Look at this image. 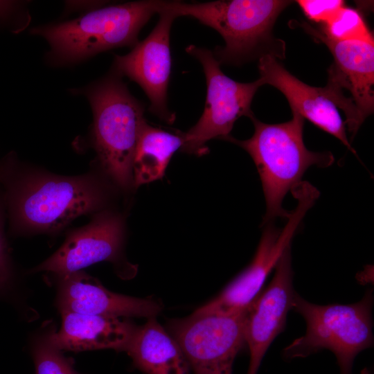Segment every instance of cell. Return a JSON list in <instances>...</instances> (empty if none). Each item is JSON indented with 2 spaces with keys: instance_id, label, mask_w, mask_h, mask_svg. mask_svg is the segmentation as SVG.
Returning <instances> with one entry per match:
<instances>
[{
  "instance_id": "17",
  "label": "cell",
  "mask_w": 374,
  "mask_h": 374,
  "mask_svg": "<svg viewBox=\"0 0 374 374\" xmlns=\"http://www.w3.org/2000/svg\"><path fill=\"white\" fill-rule=\"evenodd\" d=\"M125 351L134 366L146 374H190L179 345L155 317L136 328Z\"/></svg>"
},
{
  "instance_id": "20",
  "label": "cell",
  "mask_w": 374,
  "mask_h": 374,
  "mask_svg": "<svg viewBox=\"0 0 374 374\" xmlns=\"http://www.w3.org/2000/svg\"><path fill=\"white\" fill-rule=\"evenodd\" d=\"M33 357L36 374H78L69 359L49 345L46 339L35 345Z\"/></svg>"
},
{
  "instance_id": "21",
  "label": "cell",
  "mask_w": 374,
  "mask_h": 374,
  "mask_svg": "<svg viewBox=\"0 0 374 374\" xmlns=\"http://www.w3.org/2000/svg\"><path fill=\"white\" fill-rule=\"evenodd\" d=\"M296 2L310 19L323 24L332 20L345 6L342 0H299Z\"/></svg>"
},
{
  "instance_id": "13",
  "label": "cell",
  "mask_w": 374,
  "mask_h": 374,
  "mask_svg": "<svg viewBox=\"0 0 374 374\" xmlns=\"http://www.w3.org/2000/svg\"><path fill=\"white\" fill-rule=\"evenodd\" d=\"M124 225L119 215L104 212L89 224L71 233L62 246L34 269L60 276L101 261H114L123 244Z\"/></svg>"
},
{
  "instance_id": "3",
  "label": "cell",
  "mask_w": 374,
  "mask_h": 374,
  "mask_svg": "<svg viewBox=\"0 0 374 374\" xmlns=\"http://www.w3.org/2000/svg\"><path fill=\"white\" fill-rule=\"evenodd\" d=\"M159 0H146L98 8L73 20L35 27L31 33L44 37L53 65L80 62L118 47L133 48L142 28L158 12Z\"/></svg>"
},
{
  "instance_id": "10",
  "label": "cell",
  "mask_w": 374,
  "mask_h": 374,
  "mask_svg": "<svg viewBox=\"0 0 374 374\" xmlns=\"http://www.w3.org/2000/svg\"><path fill=\"white\" fill-rule=\"evenodd\" d=\"M304 28L331 52L328 88L337 108L345 114L353 137L374 109V42H338L308 24Z\"/></svg>"
},
{
  "instance_id": "7",
  "label": "cell",
  "mask_w": 374,
  "mask_h": 374,
  "mask_svg": "<svg viewBox=\"0 0 374 374\" xmlns=\"http://www.w3.org/2000/svg\"><path fill=\"white\" fill-rule=\"evenodd\" d=\"M186 51L202 64L207 91L204 109L197 123L187 132H179L183 141L181 150L200 156L208 151V141L229 136L239 118H249L253 114L251 102L264 83L260 78L251 82H240L229 78L208 48L191 44Z\"/></svg>"
},
{
  "instance_id": "24",
  "label": "cell",
  "mask_w": 374,
  "mask_h": 374,
  "mask_svg": "<svg viewBox=\"0 0 374 374\" xmlns=\"http://www.w3.org/2000/svg\"><path fill=\"white\" fill-rule=\"evenodd\" d=\"M0 167H1V163H0Z\"/></svg>"
},
{
  "instance_id": "5",
  "label": "cell",
  "mask_w": 374,
  "mask_h": 374,
  "mask_svg": "<svg viewBox=\"0 0 374 374\" xmlns=\"http://www.w3.org/2000/svg\"><path fill=\"white\" fill-rule=\"evenodd\" d=\"M12 225L17 229L53 232L103 202L101 188L91 177L44 176L14 180L1 175Z\"/></svg>"
},
{
  "instance_id": "18",
  "label": "cell",
  "mask_w": 374,
  "mask_h": 374,
  "mask_svg": "<svg viewBox=\"0 0 374 374\" xmlns=\"http://www.w3.org/2000/svg\"><path fill=\"white\" fill-rule=\"evenodd\" d=\"M179 132L170 133L144 122L132 163L133 186L161 179L174 153L181 149Z\"/></svg>"
},
{
  "instance_id": "14",
  "label": "cell",
  "mask_w": 374,
  "mask_h": 374,
  "mask_svg": "<svg viewBox=\"0 0 374 374\" xmlns=\"http://www.w3.org/2000/svg\"><path fill=\"white\" fill-rule=\"evenodd\" d=\"M258 70L264 84L278 89L287 98L292 112L332 134L355 154L347 138L345 123L326 87H315L303 82L270 55L258 60Z\"/></svg>"
},
{
  "instance_id": "16",
  "label": "cell",
  "mask_w": 374,
  "mask_h": 374,
  "mask_svg": "<svg viewBox=\"0 0 374 374\" xmlns=\"http://www.w3.org/2000/svg\"><path fill=\"white\" fill-rule=\"evenodd\" d=\"M62 326L46 338L59 350H126L137 326L122 317L61 312Z\"/></svg>"
},
{
  "instance_id": "25",
  "label": "cell",
  "mask_w": 374,
  "mask_h": 374,
  "mask_svg": "<svg viewBox=\"0 0 374 374\" xmlns=\"http://www.w3.org/2000/svg\"><path fill=\"white\" fill-rule=\"evenodd\" d=\"M366 374V373H365Z\"/></svg>"
},
{
  "instance_id": "19",
  "label": "cell",
  "mask_w": 374,
  "mask_h": 374,
  "mask_svg": "<svg viewBox=\"0 0 374 374\" xmlns=\"http://www.w3.org/2000/svg\"><path fill=\"white\" fill-rule=\"evenodd\" d=\"M319 30L329 39L338 42H374L362 15L357 10L344 6Z\"/></svg>"
},
{
  "instance_id": "4",
  "label": "cell",
  "mask_w": 374,
  "mask_h": 374,
  "mask_svg": "<svg viewBox=\"0 0 374 374\" xmlns=\"http://www.w3.org/2000/svg\"><path fill=\"white\" fill-rule=\"evenodd\" d=\"M89 101L93 143L103 168L122 189L133 186L132 163L144 122L145 105L111 70L103 79L76 91Z\"/></svg>"
},
{
  "instance_id": "22",
  "label": "cell",
  "mask_w": 374,
  "mask_h": 374,
  "mask_svg": "<svg viewBox=\"0 0 374 374\" xmlns=\"http://www.w3.org/2000/svg\"><path fill=\"white\" fill-rule=\"evenodd\" d=\"M8 249L3 233V220L0 204V290L6 287L11 279Z\"/></svg>"
},
{
  "instance_id": "11",
  "label": "cell",
  "mask_w": 374,
  "mask_h": 374,
  "mask_svg": "<svg viewBox=\"0 0 374 374\" xmlns=\"http://www.w3.org/2000/svg\"><path fill=\"white\" fill-rule=\"evenodd\" d=\"M159 20L151 33L125 55H115L112 71L137 83L149 101V111L161 121L172 124L175 114L168 106V87L171 73L170 29L177 18L160 8Z\"/></svg>"
},
{
  "instance_id": "2",
  "label": "cell",
  "mask_w": 374,
  "mask_h": 374,
  "mask_svg": "<svg viewBox=\"0 0 374 374\" xmlns=\"http://www.w3.org/2000/svg\"><path fill=\"white\" fill-rule=\"evenodd\" d=\"M249 118L254 132L247 140H238L230 135L223 140L235 143L251 157L259 173L266 202L263 224L276 217L288 218L290 213L282 207L289 190L301 181L308 168H326L334 162L330 152L308 150L303 140L304 118L292 112V118L278 124L265 123L254 114Z\"/></svg>"
},
{
  "instance_id": "12",
  "label": "cell",
  "mask_w": 374,
  "mask_h": 374,
  "mask_svg": "<svg viewBox=\"0 0 374 374\" xmlns=\"http://www.w3.org/2000/svg\"><path fill=\"white\" fill-rule=\"evenodd\" d=\"M274 276L267 287L248 307L245 319V343L250 360L247 374H257L269 346L285 326L295 292L290 246L275 267Z\"/></svg>"
},
{
  "instance_id": "6",
  "label": "cell",
  "mask_w": 374,
  "mask_h": 374,
  "mask_svg": "<svg viewBox=\"0 0 374 374\" xmlns=\"http://www.w3.org/2000/svg\"><path fill=\"white\" fill-rule=\"evenodd\" d=\"M373 290L357 303L321 305L294 293L291 310L306 323L305 334L283 350L285 359L306 357L321 350L333 353L340 374H351L355 357L373 346Z\"/></svg>"
},
{
  "instance_id": "15",
  "label": "cell",
  "mask_w": 374,
  "mask_h": 374,
  "mask_svg": "<svg viewBox=\"0 0 374 374\" xmlns=\"http://www.w3.org/2000/svg\"><path fill=\"white\" fill-rule=\"evenodd\" d=\"M57 303L61 312L110 317H156L162 305L152 299H140L112 292L81 271L60 276Z\"/></svg>"
},
{
  "instance_id": "1",
  "label": "cell",
  "mask_w": 374,
  "mask_h": 374,
  "mask_svg": "<svg viewBox=\"0 0 374 374\" xmlns=\"http://www.w3.org/2000/svg\"><path fill=\"white\" fill-rule=\"evenodd\" d=\"M292 1L218 0L185 3L159 1L160 8L177 17L195 18L222 37L225 45L216 47L213 55L221 64L239 66L270 55L283 59L284 41L275 37L273 27L279 15Z\"/></svg>"
},
{
  "instance_id": "23",
  "label": "cell",
  "mask_w": 374,
  "mask_h": 374,
  "mask_svg": "<svg viewBox=\"0 0 374 374\" xmlns=\"http://www.w3.org/2000/svg\"><path fill=\"white\" fill-rule=\"evenodd\" d=\"M16 9V3L12 1H0V20L9 17Z\"/></svg>"
},
{
  "instance_id": "8",
  "label": "cell",
  "mask_w": 374,
  "mask_h": 374,
  "mask_svg": "<svg viewBox=\"0 0 374 374\" xmlns=\"http://www.w3.org/2000/svg\"><path fill=\"white\" fill-rule=\"evenodd\" d=\"M298 201L283 229L266 224L257 251L250 265L215 298L197 308L196 314L242 312L260 293L267 277L290 246L291 240L307 211L319 196V190L308 181H301L290 190Z\"/></svg>"
},
{
  "instance_id": "9",
  "label": "cell",
  "mask_w": 374,
  "mask_h": 374,
  "mask_svg": "<svg viewBox=\"0 0 374 374\" xmlns=\"http://www.w3.org/2000/svg\"><path fill=\"white\" fill-rule=\"evenodd\" d=\"M246 312L193 313L170 320L167 330L179 345L194 374H233L234 360L246 347Z\"/></svg>"
}]
</instances>
